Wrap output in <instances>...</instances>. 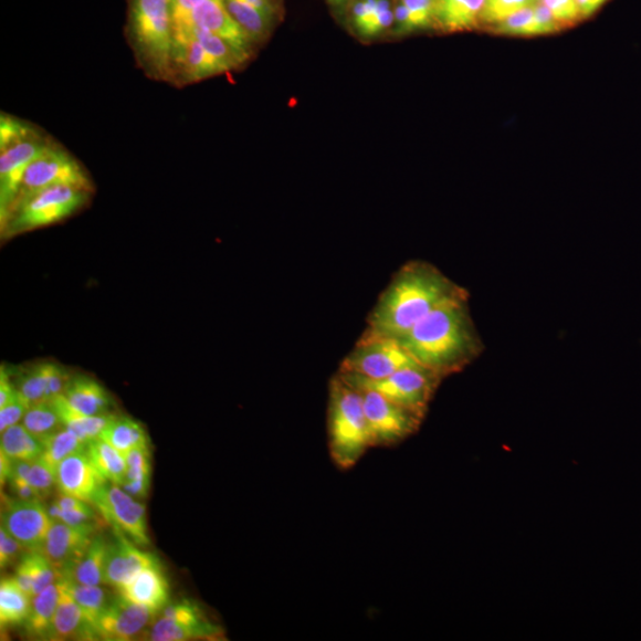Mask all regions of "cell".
Listing matches in <instances>:
<instances>
[{"mask_svg":"<svg viewBox=\"0 0 641 641\" xmlns=\"http://www.w3.org/2000/svg\"><path fill=\"white\" fill-rule=\"evenodd\" d=\"M355 388L359 390L362 398L372 448L396 445L413 435L421 427L424 420L421 416L391 402L377 391L361 387Z\"/></svg>","mask_w":641,"mask_h":641,"instance_id":"ba28073f","label":"cell"},{"mask_svg":"<svg viewBox=\"0 0 641 641\" xmlns=\"http://www.w3.org/2000/svg\"><path fill=\"white\" fill-rule=\"evenodd\" d=\"M59 580L71 592V596L80 607L83 608L93 640H95L93 627L111 601L107 597V592L101 586L77 584L71 579H66V577H60Z\"/></svg>","mask_w":641,"mask_h":641,"instance_id":"8d00e7d4","label":"cell"},{"mask_svg":"<svg viewBox=\"0 0 641 641\" xmlns=\"http://www.w3.org/2000/svg\"><path fill=\"white\" fill-rule=\"evenodd\" d=\"M399 341L417 364L442 379L463 371L485 350L471 314L470 293L443 303Z\"/></svg>","mask_w":641,"mask_h":641,"instance_id":"7a4b0ae2","label":"cell"},{"mask_svg":"<svg viewBox=\"0 0 641 641\" xmlns=\"http://www.w3.org/2000/svg\"><path fill=\"white\" fill-rule=\"evenodd\" d=\"M22 424L40 441L63 428L53 400L31 404L23 417Z\"/></svg>","mask_w":641,"mask_h":641,"instance_id":"f35d334b","label":"cell"},{"mask_svg":"<svg viewBox=\"0 0 641 641\" xmlns=\"http://www.w3.org/2000/svg\"><path fill=\"white\" fill-rule=\"evenodd\" d=\"M157 618L158 614L149 608L127 601L118 595L108 602L95 621L94 638L105 641L135 640L146 632Z\"/></svg>","mask_w":641,"mask_h":641,"instance_id":"5bb4252c","label":"cell"},{"mask_svg":"<svg viewBox=\"0 0 641 641\" xmlns=\"http://www.w3.org/2000/svg\"><path fill=\"white\" fill-rule=\"evenodd\" d=\"M13 469V460H11L7 454L0 452V483L2 486L8 483L11 477Z\"/></svg>","mask_w":641,"mask_h":641,"instance_id":"db71d44e","label":"cell"},{"mask_svg":"<svg viewBox=\"0 0 641 641\" xmlns=\"http://www.w3.org/2000/svg\"><path fill=\"white\" fill-rule=\"evenodd\" d=\"M559 28L554 14L539 0L535 6V35L554 34Z\"/></svg>","mask_w":641,"mask_h":641,"instance_id":"7dc6e473","label":"cell"},{"mask_svg":"<svg viewBox=\"0 0 641 641\" xmlns=\"http://www.w3.org/2000/svg\"><path fill=\"white\" fill-rule=\"evenodd\" d=\"M59 596L60 586L56 582L44 589L35 598H32L30 614L24 624L29 637L50 640Z\"/></svg>","mask_w":641,"mask_h":641,"instance_id":"f1b7e54d","label":"cell"},{"mask_svg":"<svg viewBox=\"0 0 641 641\" xmlns=\"http://www.w3.org/2000/svg\"><path fill=\"white\" fill-rule=\"evenodd\" d=\"M190 27L210 31L212 34L228 40L251 56L253 54L254 45L232 19L227 7H224L223 0H206V2L191 11L187 24L182 29L175 31V34Z\"/></svg>","mask_w":641,"mask_h":641,"instance_id":"d6986e66","label":"cell"},{"mask_svg":"<svg viewBox=\"0 0 641 641\" xmlns=\"http://www.w3.org/2000/svg\"><path fill=\"white\" fill-rule=\"evenodd\" d=\"M54 141L39 128L6 146H0V221L8 216L29 165Z\"/></svg>","mask_w":641,"mask_h":641,"instance_id":"30bf717a","label":"cell"},{"mask_svg":"<svg viewBox=\"0 0 641 641\" xmlns=\"http://www.w3.org/2000/svg\"><path fill=\"white\" fill-rule=\"evenodd\" d=\"M27 480L39 492L43 501L52 494L53 488L56 486V472L48 467L41 460H38L32 462Z\"/></svg>","mask_w":641,"mask_h":641,"instance_id":"b9f144b4","label":"cell"},{"mask_svg":"<svg viewBox=\"0 0 641 641\" xmlns=\"http://www.w3.org/2000/svg\"><path fill=\"white\" fill-rule=\"evenodd\" d=\"M189 30L192 35L202 44L204 50L222 67L224 73L238 71L244 67V64L251 60V55L239 50L238 46L224 40L210 31L190 27L182 31ZM181 32V31H179ZM178 34V32H176Z\"/></svg>","mask_w":641,"mask_h":641,"instance_id":"f546056e","label":"cell"},{"mask_svg":"<svg viewBox=\"0 0 641 641\" xmlns=\"http://www.w3.org/2000/svg\"><path fill=\"white\" fill-rule=\"evenodd\" d=\"M0 452L13 461L35 462L42 455L43 445L22 423H19L2 432Z\"/></svg>","mask_w":641,"mask_h":641,"instance_id":"836d02e7","label":"cell"},{"mask_svg":"<svg viewBox=\"0 0 641 641\" xmlns=\"http://www.w3.org/2000/svg\"><path fill=\"white\" fill-rule=\"evenodd\" d=\"M53 403L60 414L63 428L72 431L74 435L88 443L101 438L105 428L115 419V413L88 416L75 410L64 396L53 399Z\"/></svg>","mask_w":641,"mask_h":641,"instance_id":"484cf974","label":"cell"},{"mask_svg":"<svg viewBox=\"0 0 641 641\" xmlns=\"http://www.w3.org/2000/svg\"><path fill=\"white\" fill-rule=\"evenodd\" d=\"M125 458L127 469L124 484L120 487L135 498H147L151 476L149 448L135 449Z\"/></svg>","mask_w":641,"mask_h":641,"instance_id":"d590c367","label":"cell"},{"mask_svg":"<svg viewBox=\"0 0 641 641\" xmlns=\"http://www.w3.org/2000/svg\"><path fill=\"white\" fill-rule=\"evenodd\" d=\"M206 0H172L175 31L182 29L188 21L189 14Z\"/></svg>","mask_w":641,"mask_h":641,"instance_id":"c3c4849f","label":"cell"},{"mask_svg":"<svg viewBox=\"0 0 641 641\" xmlns=\"http://www.w3.org/2000/svg\"><path fill=\"white\" fill-rule=\"evenodd\" d=\"M107 481L94 467L87 446L67 459L56 470V486L61 494L75 496L92 504L96 491Z\"/></svg>","mask_w":641,"mask_h":641,"instance_id":"ac0fdd59","label":"cell"},{"mask_svg":"<svg viewBox=\"0 0 641 641\" xmlns=\"http://www.w3.org/2000/svg\"><path fill=\"white\" fill-rule=\"evenodd\" d=\"M15 582L32 599L60 579L59 570L41 553H25L13 576Z\"/></svg>","mask_w":641,"mask_h":641,"instance_id":"cb8c5ba5","label":"cell"},{"mask_svg":"<svg viewBox=\"0 0 641 641\" xmlns=\"http://www.w3.org/2000/svg\"><path fill=\"white\" fill-rule=\"evenodd\" d=\"M224 74L220 64L189 30L175 34L169 84L185 87Z\"/></svg>","mask_w":641,"mask_h":641,"instance_id":"9a60e30c","label":"cell"},{"mask_svg":"<svg viewBox=\"0 0 641 641\" xmlns=\"http://www.w3.org/2000/svg\"><path fill=\"white\" fill-rule=\"evenodd\" d=\"M395 24H396V34H409V32L416 31L414 24L411 20V15L408 9L397 0L395 7Z\"/></svg>","mask_w":641,"mask_h":641,"instance_id":"681fc988","label":"cell"},{"mask_svg":"<svg viewBox=\"0 0 641 641\" xmlns=\"http://www.w3.org/2000/svg\"><path fill=\"white\" fill-rule=\"evenodd\" d=\"M108 545L109 542L105 537L96 535L78 563L60 577L82 585L101 586L104 584Z\"/></svg>","mask_w":641,"mask_h":641,"instance_id":"83f0119b","label":"cell"},{"mask_svg":"<svg viewBox=\"0 0 641 641\" xmlns=\"http://www.w3.org/2000/svg\"><path fill=\"white\" fill-rule=\"evenodd\" d=\"M540 2L550 10L559 25L570 24L581 19L576 0H540Z\"/></svg>","mask_w":641,"mask_h":641,"instance_id":"bcb514c9","label":"cell"},{"mask_svg":"<svg viewBox=\"0 0 641 641\" xmlns=\"http://www.w3.org/2000/svg\"><path fill=\"white\" fill-rule=\"evenodd\" d=\"M94 528L74 527L53 522L41 554L51 560L60 576L74 567L96 536Z\"/></svg>","mask_w":641,"mask_h":641,"instance_id":"e0dca14e","label":"cell"},{"mask_svg":"<svg viewBox=\"0 0 641 641\" xmlns=\"http://www.w3.org/2000/svg\"><path fill=\"white\" fill-rule=\"evenodd\" d=\"M54 186H72L93 190L92 179L83 165L55 140L27 168L19 196L14 202Z\"/></svg>","mask_w":641,"mask_h":641,"instance_id":"52a82bcc","label":"cell"},{"mask_svg":"<svg viewBox=\"0 0 641 641\" xmlns=\"http://www.w3.org/2000/svg\"><path fill=\"white\" fill-rule=\"evenodd\" d=\"M328 2L334 7H343L350 2V0H328Z\"/></svg>","mask_w":641,"mask_h":641,"instance_id":"11a10c76","label":"cell"},{"mask_svg":"<svg viewBox=\"0 0 641 641\" xmlns=\"http://www.w3.org/2000/svg\"><path fill=\"white\" fill-rule=\"evenodd\" d=\"M52 361H43L22 368L15 380V388L28 400L29 404H36L50 400V382Z\"/></svg>","mask_w":641,"mask_h":641,"instance_id":"e575fe53","label":"cell"},{"mask_svg":"<svg viewBox=\"0 0 641 641\" xmlns=\"http://www.w3.org/2000/svg\"><path fill=\"white\" fill-rule=\"evenodd\" d=\"M606 2L607 0H576L581 18H589V15L598 11Z\"/></svg>","mask_w":641,"mask_h":641,"instance_id":"f5cc1de1","label":"cell"},{"mask_svg":"<svg viewBox=\"0 0 641 641\" xmlns=\"http://www.w3.org/2000/svg\"><path fill=\"white\" fill-rule=\"evenodd\" d=\"M92 191L72 187L54 186L42 189L14 202L0 230L3 238H11L61 222L85 207Z\"/></svg>","mask_w":641,"mask_h":641,"instance_id":"5b68a950","label":"cell"},{"mask_svg":"<svg viewBox=\"0 0 641 641\" xmlns=\"http://www.w3.org/2000/svg\"><path fill=\"white\" fill-rule=\"evenodd\" d=\"M125 34L138 67L155 82H170L175 42L172 0H127Z\"/></svg>","mask_w":641,"mask_h":641,"instance_id":"3957f363","label":"cell"},{"mask_svg":"<svg viewBox=\"0 0 641 641\" xmlns=\"http://www.w3.org/2000/svg\"><path fill=\"white\" fill-rule=\"evenodd\" d=\"M23 551H25L23 545L4 526H0V568L6 569L12 566Z\"/></svg>","mask_w":641,"mask_h":641,"instance_id":"f6af8a7d","label":"cell"},{"mask_svg":"<svg viewBox=\"0 0 641 641\" xmlns=\"http://www.w3.org/2000/svg\"><path fill=\"white\" fill-rule=\"evenodd\" d=\"M101 438L114 445L124 455L139 448H149L146 429L127 416H115V419L103 431Z\"/></svg>","mask_w":641,"mask_h":641,"instance_id":"4dcf8cb0","label":"cell"},{"mask_svg":"<svg viewBox=\"0 0 641 641\" xmlns=\"http://www.w3.org/2000/svg\"><path fill=\"white\" fill-rule=\"evenodd\" d=\"M328 435L330 456L341 470L355 467L372 448L361 395L339 374L329 385Z\"/></svg>","mask_w":641,"mask_h":641,"instance_id":"277c9868","label":"cell"},{"mask_svg":"<svg viewBox=\"0 0 641 641\" xmlns=\"http://www.w3.org/2000/svg\"><path fill=\"white\" fill-rule=\"evenodd\" d=\"M92 504L103 518L137 545L150 543L147 526V508L120 486L105 483L93 496Z\"/></svg>","mask_w":641,"mask_h":641,"instance_id":"7c38bea8","label":"cell"},{"mask_svg":"<svg viewBox=\"0 0 641 641\" xmlns=\"http://www.w3.org/2000/svg\"><path fill=\"white\" fill-rule=\"evenodd\" d=\"M409 11L416 30L434 24L435 0H399Z\"/></svg>","mask_w":641,"mask_h":641,"instance_id":"7bdbcfd3","label":"cell"},{"mask_svg":"<svg viewBox=\"0 0 641 641\" xmlns=\"http://www.w3.org/2000/svg\"><path fill=\"white\" fill-rule=\"evenodd\" d=\"M117 590L125 600L147 607L158 616L170 603V586L162 566L141 570Z\"/></svg>","mask_w":641,"mask_h":641,"instance_id":"ffe728a7","label":"cell"},{"mask_svg":"<svg viewBox=\"0 0 641 641\" xmlns=\"http://www.w3.org/2000/svg\"><path fill=\"white\" fill-rule=\"evenodd\" d=\"M32 599L14 581L6 577L0 582V623L2 628L24 627L31 609Z\"/></svg>","mask_w":641,"mask_h":641,"instance_id":"1f68e13d","label":"cell"},{"mask_svg":"<svg viewBox=\"0 0 641 641\" xmlns=\"http://www.w3.org/2000/svg\"><path fill=\"white\" fill-rule=\"evenodd\" d=\"M60 596L50 640H93L83 608L59 580Z\"/></svg>","mask_w":641,"mask_h":641,"instance_id":"44dd1931","label":"cell"},{"mask_svg":"<svg viewBox=\"0 0 641 641\" xmlns=\"http://www.w3.org/2000/svg\"><path fill=\"white\" fill-rule=\"evenodd\" d=\"M30 404L20 391L6 406L0 407V431L22 422Z\"/></svg>","mask_w":641,"mask_h":641,"instance_id":"ee69618b","label":"cell"},{"mask_svg":"<svg viewBox=\"0 0 641 641\" xmlns=\"http://www.w3.org/2000/svg\"><path fill=\"white\" fill-rule=\"evenodd\" d=\"M87 453L94 467L107 483L118 486L124 484L127 464L125 455L118 449L98 438L87 443Z\"/></svg>","mask_w":641,"mask_h":641,"instance_id":"d6a6232c","label":"cell"},{"mask_svg":"<svg viewBox=\"0 0 641 641\" xmlns=\"http://www.w3.org/2000/svg\"><path fill=\"white\" fill-rule=\"evenodd\" d=\"M43 452L40 458L42 462L56 472L59 464L69 456L84 451L87 443L78 439L66 428L54 432L51 437L41 440Z\"/></svg>","mask_w":641,"mask_h":641,"instance_id":"74e56055","label":"cell"},{"mask_svg":"<svg viewBox=\"0 0 641 641\" xmlns=\"http://www.w3.org/2000/svg\"><path fill=\"white\" fill-rule=\"evenodd\" d=\"M223 2L253 45H261L267 41L275 25L274 15L250 6L245 0H223Z\"/></svg>","mask_w":641,"mask_h":641,"instance_id":"4316f807","label":"cell"},{"mask_svg":"<svg viewBox=\"0 0 641 641\" xmlns=\"http://www.w3.org/2000/svg\"><path fill=\"white\" fill-rule=\"evenodd\" d=\"M339 375L355 387L377 391L390 399L391 402L421 416L422 419H424L431 399L434 398L442 380L440 376L421 365L406 367L403 370L379 380Z\"/></svg>","mask_w":641,"mask_h":641,"instance_id":"8992f818","label":"cell"},{"mask_svg":"<svg viewBox=\"0 0 641 641\" xmlns=\"http://www.w3.org/2000/svg\"><path fill=\"white\" fill-rule=\"evenodd\" d=\"M486 0H435L434 24L446 32L471 30L483 22Z\"/></svg>","mask_w":641,"mask_h":641,"instance_id":"603a6c76","label":"cell"},{"mask_svg":"<svg viewBox=\"0 0 641 641\" xmlns=\"http://www.w3.org/2000/svg\"><path fill=\"white\" fill-rule=\"evenodd\" d=\"M63 396L75 410L88 416L111 413L114 406V400L103 385L83 375L72 377Z\"/></svg>","mask_w":641,"mask_h":641,"instance_id":"7402d4cb","label":"cell"},{"mask_svg":"<svg viewBox=\"0 0 641 641\" xmlns=\"http://www.w3.org/2000/svg\"><path fill=\"white\" fill-rule=\"evenodd\" d=\"M148 635L153 641L216 640L223 637V631L196 601L182 599L159 613Z\"/></svg>","mask_w":641,"mask_h":641,"instance_id":"8fae6325","label":"cell"},{"mask_svg":"<svg viewBox=\"0 0 641 641\" xmlns=\"http://www.w3.org/2000/svg\"><path fill=\"white\" fill-rule=\"evenodd\" d=\"M245 2L267 14L274 15V18H277L281 13L280 0H245Z\"/></svg>","mask_w":641,"mask_h":641,"instance_id":"816d5d0a","label":"cell"},{"mask_svg":"<svg viewBox=\"0 0 641 641\" xmlns=\"http://www.w3.org/2000/svg\"><path fill=\"white\" fill-rule=\"evenodd\" d=\"M494 31L502 35L534 36L535 7L526 8L508 15L507 19L494 24Z\"/></svg>","mask_w":641,"mask_h":641,"instance_id":"ab89813d","label":"cell"},{"mask_svg":"<svg viewBox=\"0 0 641 641\" xmlns=\"http://www.w3.org/2000/svg\"><path fill=\"white\" fill-rule=\"evenodd\" d=\"M466 293L434 264L411 261L396 272L380 295L360 339L399 340L432 311Z\"/></svg>","mask_w":641,"mask_h":641,"instance_id":"6da1fadb","label":"cell"},{"mask_svg":"<svg viewBox=\"0 0 641 641\" xmlns=\"http://www.w3.org/2000/svg\"><path fill=\"white\" fill-rule=\"evenodd\" d=\"M413 365L420 364L397 339H359L341 362L339 374L379 380Z\"/></svg>","mask_w":641,"mask_h":641,"instance_id":"9c48e42d","label":"cell"},{"mask_svg":"<svg viewBox=\"0 0 641 641\" xmlns=\"http://www.w3.org/2000/svg\"><path fill=\"white\" fill-rule=\"evenodd\" d=\"M43 501L7 500L2 509V526L18 539L28 553H41L53 521Z\"/></svg>","mask_w":641,"mask_h":641,"instance_id":"4fadbf2b","label":"cell"},{"mask_svg":"<svg viewBox=\"0 0 641 641\" xmlns=\"http://www.w3.org/2000/svg\"><path fill=\"white\" fill-rule=\"evenodd\" d=\"M9 483L12 487L15 498L22 501H42L39 492L29 484L27 479L13 476L9 480Z\"/></svg>","mask_w":641,"mask_h":641,"instance_id":"f907efd6","label":"cell"},{"mask_svg":"<svg viewBox=\"0 0 641 641\" xmlns=\"http://www.w3.org/2000/svg\"><path fill=\"white\" fill-rule=\"evenodd\" d=\"M351 23L359 35L376 38L395 24L390 0H357L351 9Z\"/></svg>","mask_w":641,"mask_h":641,"instance_id":"d4e9b609","label":"cell"},{"mask_svg":"<svg viewBox=\"0 0 641 641\" xmlns=\"http://www.w3.org/2000/svg\"><path fill=\"white\" fill-rule=\"evenodd\" d=\"M115 538L109 542L104 584L116 589L144 569L160 566L158 558L138 549L137 544L114 528Z\"/></svg>","mask_w":641,"mask_h":641,"instance_id":"2e32d148","label":"cell"},{"mask_svg":"<svg viewBox=\"0 0 641 641\" xmlns=\"http://www.w3.org/2000/svg\"><path fill=\"white\" fill-rule=\"evenodd\" d=\"M539 0H486L483 23L496 24L523 9L535 7Z\"/></svg>","mask_w":641,"mask_h":641,"instance_id":"60d3db41","label":"cell"}]
</instances>
